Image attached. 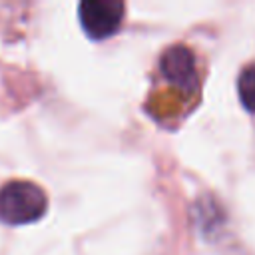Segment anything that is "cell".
I'll list each match as a JSON object with an SVG mask.
<instances>
[{
	"mask_svg": "<svg viewBox=\"0 0 255 255\" xmlns=\"http://www.w3.org/2000/svg\"><path fill=\"white\" fill-rule=\"evenodd\" d=\"M159 80L163 82L165 90L153 92V114L165 106V102L171 98V92H175V108L185 110L189 104H193L201 88L195 52L185 44H173L165 48L159 58Z\"/></svg>",
	"mask_w": 255,
	"mask_h": 255,
	"instance_id": "obj_1",
	"label": "cell"
},
{
	"mask_svg": "<svg viewBox=\"0 0 255 255\" xmlns=\"http://www.w3.org/2000/svg\"><path fill=\"white\" fill-rule=\"evenodd\" d=\"M48 209L46 191L30 179H10L0 187V221L24 225L40 219Z\"/></svg>",
	"mask_w": 255,
	"mask_h": 255,
	"instance_id": "obj_2",
	"label": "cell"
},
{
	"mask_svg": "<svg viewBox=\"0 0 255 255\" xmlns=\"http://www.w3.org/2000/svg\"><path fill=\"white\" fill-rule=\"evenodd\" d=\"M126 14L122 0H84L78 6V18L84 32L92 40H104L112 36Z\"/></svg>",
	"mask_w": 255,
	"mask_h": 255,
	"instance_id": "obj_3",
	"label": "cell"
},
{
	"mask_svg": "<svg viewBox=\"0 0 255 255\" xmlns=\"http://www.w3.org/2000/svg\"><path fill=\"white\" fill-rule=\"evenodd\" d=\"M237 92L243 108L255 112V64H249L241 70L237 78Z\"/></svg>",
	"mask_w": 255,
	"mask_h": 255,
	"instance_id": "obj_4",
	"label": "cell"
}]
</instances>
